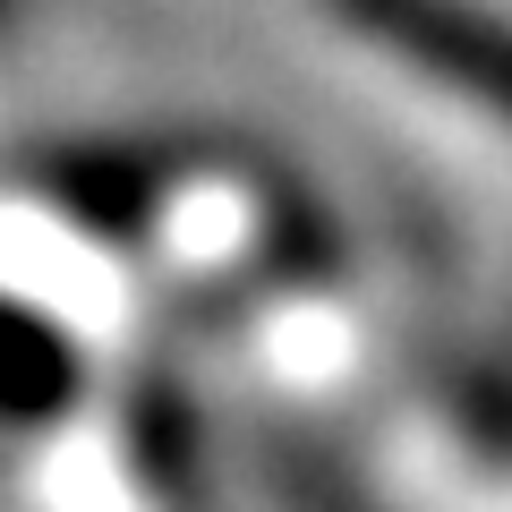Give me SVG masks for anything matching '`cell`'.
Here are the masks:
<instances>
[{
    "instance_id": "6da1fadb",
    "label": "cell",
    "mask_w": 512,
    "mask_h": 512,
    "mask_svg": "<svg viewBox=\"0 0 512 512\" xmlns=\"http://www.w3.org/2000/svg\"><path fill=\"white\" fill-rule=\"evenodd\" d=\"M333 26L367 43V52L419 69L427 86L461 94L470 111L512 128V18L487 0H325Z\"/></svg>"
},
{
    "instance_id": "7a4b0ae2",
    "label": "cell",
    "mask_w": 512,
    "mask_h": 512,
    "mask_svg": "<svg viewBox=\"0 0 512 512\" xmlns=\"http://www.w3.org/2000/svg\"><path fill=\"white\" fill-rule=\"evenodd\" d=\"M77 350L60 342V325H43L26 299L0 291V419H43L69 402Z\"/></svg>"
}]
</instances>
